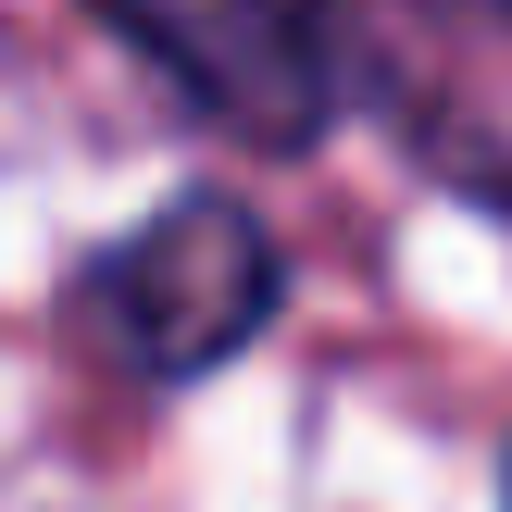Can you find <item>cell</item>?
I'll list each match as a JSON object with an SVG mask.
<instances>
[{
  "instance_id": "cell-2",
  "label": "cell",
  "mask_w": 512,
  "mask_h": 512,
  "mask_svg": "<svg viewBox=\"0 0 512 512\" xmlns=\"http://www.w3.org/2000/svg\"><path fill=\"white\" fill-rule=\"evenodd\" d=\"M138 63H163V88L188 113H213L250 150H313L338 113L313 0H88Z\"/></svg>"
},
{
  "instance_id": "cell-1",
  "label": "cell",
  "mask_w": 512,
  "mask_h": 512,
  "mask_svg": "<svg viewBox=\"0 0 512 512\" xmlns=\"http://www.w3.org/2000/svg\"><path fill=\"white\" fill-rule=\"evenodd\" d=\"M275 288H288V263H275L263 213H238L225 188L163 200V213L113 250V275H100L125 363L163 375V388H188V375L238 363V350L275 325Z\"/></svg>"
},
{
  "instance_id": "cell-3",
  "label": "cell",
  "mask_w": 512,
  "mask_h": 512,
  "mask_svg": "<svg viewBox=\"0 0 512 512\" xmlns=\"http://www.w3.org/2000/svg\"><path fill=\"white\" fill-rule=\"evenodd\" d=\"M475 13H512V0H475Z\"/></svg>"
}]
</instances>
